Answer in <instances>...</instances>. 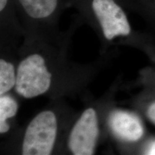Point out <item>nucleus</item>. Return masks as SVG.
<instances>
[{
	"label": "nucleus",
	"mask_w": 155,
	"mask_h": 155,
	"mask_svg": "<svg viewBox=\"0 0 155 155\" xmlns=\"http://www.w3.org/2000/svg\"><path fill=\"white\" fill-rule=\"evenodd\" d=\"M147 154H155V141L151 143L150 147H148V150H147Z\"/></svg>",
	"instance_id": "9d476101"
},
{
	"label": "nucleus",
	"mask_w": 155,
	"mask_h": 155,
	"mask_svg": "<svg viewBox=\"0 0 155 155\" xmlns=\"http://www.w3.org/2000/svg\"><path fill=\"white\" fill-rule=\"evenodd\" d=\"M147 116L151 121L155 124V102L151 104L147 109Z\"/></svg>",
	"instance_id": "1a4fd4ad"
},
{
	"label": "nucleus",
	"mask_w": 155,
	"mask_h": 155,
	"mask_svg": "<svg viewBox=\"0 0 155 155\" xmlns=\"http://www.w3.org/2000/svg\"><path fill=\"white\" fill-rule=\"evenodd\" d=\"M58 130L55 114L45 111L37 115L27 128L23 140V155H49L53 150Z\"/></svg>",
	"instance_id": "f257e3e1"
},
{
	"label": "nucleus",
	"mask_w": 155,
	"mask_h": 155,
	"mask_svg": "<svg viewBox=\"0 0 155 155\" xmlns=\"http://www.w3.org/2000/svg\"><path fill=\"white\" fill-rule=\"evenodd\" d=\"M88 10L108 40L128 36L131 26L124 11L116 0H86Z\"/></svg>",
	"instance_id": "7ed1b4c3"
},
{
	"label": "nucleus",
	"mask_w": 155,
	"mask_h": 155,
	"mask_svg": "<svg viewBox=\"0 0 155 155\" xmlns=\"http://www.w3.org/2000/svg\"><path fill=\"white\" fill-rule=\"evenodd\" d=\"M27 17L32 21L49 20L55 16L61 0H16Z\"/></svg>",
	"instance_id": "423d86ee"
},
{
	"label": "nucleus",
	"mask_w": 155,
	"mask_h": 155,
	"mask_svg": "<svg viewBox=\"0 0 155 155\" xmlns=\"http://www.w3.org/2000/svg\"><path fill=\"white\" fill-rule=\"evenodd\" d=\"M18 110V104L11 96L3 95L0 98V133L9 131V126L7 120L14 117Z\"/></svg>",
	"instance_id": "0eeeda50"
},
{
	"label": "nucleus",
	"mask_w": 155,
	"mask_h": 155,
	"mask_svg": "<svg viewBox=\"0 0 155 155\" xmlns=\"http://www.w3.org/2000/svg\"><path fill=\"white\" fill-rule=\"evenodd\" d=\"M98 134L96 112L93 108H87L81 114L70 134V150L75 155L94 154Z\"/></svg>",
	"instance_id": "20e7f679"
},
{
	"label": "nucleus",
	"mask_w": 155,
	"mask_h": 155,
	"mask_svg": "<svg viewBox=\"0 0 155 155\" xmlns=\"http://www.w3.org/2000/svg\"><path fill=\"white\" fill-rule=\"evenodd\" d=\"M16 77L13 65L5 60H0V95L3 96L16 84Z\"/></svg>",
	"instance_id": "6e6552de"
},
{
	"label": "nucleus",
	"mask_w": 155,
	"mask_h": 155,
	"mask_svg": "<svg viewBox=\"0 0 155 155\" xmlns=\"http://www.w3.org/2000/svg\"><path fill=\"white\" fill-rule=\"evenodd\" d=\"M109 125L114 134L126 141L134 142L144 135V128L135 114L116 111L109 117Z\"/></svg>",
	"instance_id": "39448f33"
},
{
	"label": "nucleus",
	"mask_w": 155,
	"mask_h": 155,
	"mask_svg": "<svg viewBox=\"0 0 155 155\" xmlns=\"http://www.w3.org/2000/svg\"><path fill=\"white\" fill-rule=\"evenodd\" d=\"M51 78L44 58L39 54H33L19 63L15 90L26 98L40 96L50 88Z\"/></svg>",
	"instance_id": "f03ea898"
}]
</instances>
